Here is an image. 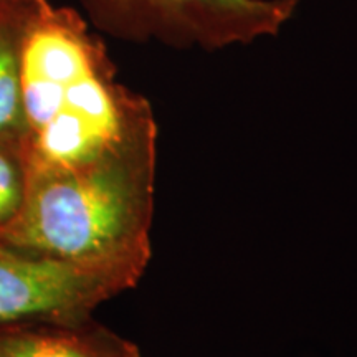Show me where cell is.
I'll list each match as a JSON object with an SVG mask.
<instances>
[{"instance_id": "obj_1", "label": "cell", "mask_w": 357, "mask_h": 357, "mask_svg": "<svg viewBox=\"0 0 357 357\" xmlns=\"http://www.w3.org/2000/svg\"><path fill=\"white\" fill-rule=\"evenodd\" d=\"M26 142L42 172L154 149L149 102L116 82L100 35L73 7L35 0L22 47Z\"/></svg>"}, {"instance_id": "obj_2", "label": "cell", "mask_w": 357, "mask_h": 357, "mask_svg": "<svg viewBox=\"0 0 357 357\" xmlns=\"http://www.w3.org/2000/svg\"><path fill=\"white\" fill-rule=\"evenodd\" d=\"M154 149L47 172L17 238L47 257L134 276L144 265Z\"/></svg>"}, {"instance_id": "obj_3", "label": "cell", "mask_w": 357, "mask_h": 357, "mask_svg": "<svg viewBox=\"0 0 357 357\" xmlns=\"http://www.w3.org/2000/svg\"><path fill=\"white\" fill-rule=\"evenodd\" d=\"M79 13L102 35L172 48H222L275 37L300 0H78Z\"/></svg>"}, {"instance_id": "obj_4", "label": "cell", "mask_w": 357, "mask_h": 357, "mask_svg": "<svg viewBox=\"0 0 357 357\" xmlns=\"http://www.w3.org/2000/svg\"><path fill=\"white\" fill-rule=\"evenodd\" d=\"M128 278L60 258L25 260L0 252V323L82 310Z\"/></svg>"}, {"instance_id": "obj_5", "label": "cell", "mask_w": 357, "mask_h": 357, "mask_svg": "<svg viewBox=\"0 0 357 357\" xmlns=\"http://www.w3.org/2000/svg\"><path fill=\"white\" fill-rule=\"evenodd\" d=\"M35 0H0V136L22 131V47Z\"/></svg>"}, {"instance_id": "obj_6", "label": "cell", "mask_w": 357, "mask_h": 357, "mask_svg": "<svg viewBox=\"0 0 357 357\" xmlns=\"http://www.w3.org/2000/svg\"><path fill=\"white\" fill-rule=\"evenodd\" d=\"M132 346L124 347L118 357H129ZM0 357H114L68 336L17 334L0 337Z\"/></svg>"}, {"instance_id": "obj_7", "label": "cell", "mask_w": 357, "mask_h": 357, "mask_svg": "<svg viewBox=\"0 0 357 357\" xmlns=\"http://www.w3.org/2000/svg\"><path fill=\"white\" fill-rule=\"evenodd\" d=\"M20 205V184L12 160L0 151V222L10 218Z\"/></svg>"}, {"instance_id": "obj_8", "label": "cell", "mask_w": 357, "mask_h": 357, "mask_svg": "<svg viewBox=\"0 0 357 357\" xmlns=\"http://www.w3.org/2000/svg\"><path fill=\"white\" fill-rule=\"evenodd\" d=\"M129 357H141V356H139V352H137L136 347H132V351H131V354H129Z\"/></svg>"}]
</instances>
